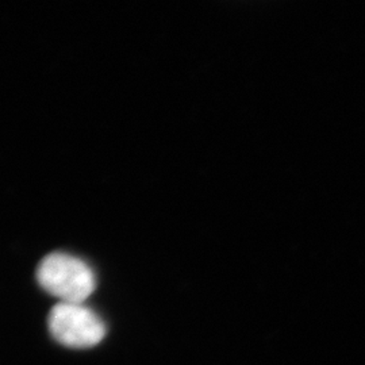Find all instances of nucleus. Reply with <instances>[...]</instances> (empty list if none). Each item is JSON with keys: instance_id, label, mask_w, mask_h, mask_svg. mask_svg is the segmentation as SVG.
<instances>
[{"instance_id": "nucleus-1", "label": "nucleus", "mask_w": 365, "mask_h": 365, "mask_svg": "<svg viewBox=\"0 0 365 365\" xmlns=\"http://www.w3.org/2000/svg\"><path fill=\"white\" fill-rule=\"evenodd\" d=\"M37 280L46 292L66 303H83L96 288L91 267L63 252L51 253L39 262Z\"/></svg>"}, {"instance_id": "nucleus-2", "label": "nucleus", "mask_w": 365, "mask_h": 365, "mask_svg": "<svg viewBox=\"0 0 365 365\" xmlns=\"http://www.w3.org/2000/svg\"><path fill=\"white\" fill-rule=\"evenodd\" d=\"M53 339L68 348H92L106 337L102 318L83 303H57L48 318Z\"/></svg>"}]
</instances>
